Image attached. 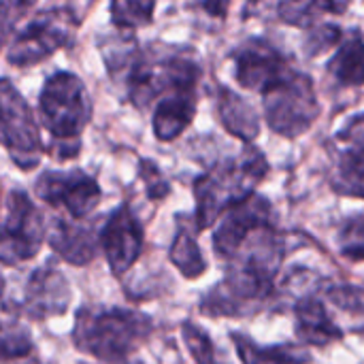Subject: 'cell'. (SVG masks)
Masks as SVG:
<instances>
[{"instance_id":"6da1fadb","label":"cell","mask_w":364,"mask_h":364,"mask_svg":"<svg viewBox=\"0 0 364 364\" xmlns=\"http://www.w3.org/2000/svg\"><path fill=\"white\" fill-rule=\"evenodd\" d=\"M269 173L262 151L247 147L239 158L224 160L194 183L196 230L211 228L235 203L243 200Z\"/></svg>"},{"instance_id":"7a4b0ae2","label":"cell","mask_w":364,"mask_h":364,"mask_svg":"<svg viewBox=\"0 0 364 364\" xmlns=\"http://www.w3.org/2000/svg\"><path fill=\"white\" fill-rule=\"evenodd\" d=\"M151 333V320L128 309H79L73 328L75 346L102 360H126Z\"/></svg>"},{"instance_id":"3957f363","label":"cell","mask_w":364,"mask_h":364,"mask_svg":"<svg viewBox=\"0 0 364 364\" xmlns=\"http://www.w3.org/2000/svg\"><path fill=\"white\" fill-rule=\"evenodd\" d=\"M38 109L55 141H79L92 119V100L83 81L66 70H58L45 81Z\"/></svg>"},{"instance_id":"277c9868","label":"cell","mask_w":364,"mask_h":364,"mask_svg":"<svg viewBox=\"0 0 364 364\" xmlns=\"http://www.w3.org/2000/svg\"><path fill=\"white\" fill-rule=\"evenodd\" d=\"M264 117L273 132L296 139L311 128L320 115V102L309 75L292 70L264 94Z\"/></svg>"},{"instance_id":"5b68a950","label":"cell","mask_w":364,"mask_h":364,"mask_svg":"<svg viewBox=\"0 0 364 364\" xmlns=\"http://www.w3.org/2000/svg\"><path fill=\"white\" fill-rule=\"evenodd\" d=\"M77 21L68 9H51L43 11L21 28L13 43L9 45L6 60L13 66H30L38 64L60 47L73 43Z\"/></svg>"},{"instance_id":"8992f818","label":"cell","mask_w":364,"mask_h":364,"mask_svg":"<svg viewBox=\"0 0 364 364\" xmlns=\"http://www.w3.org/2000/svg\"><path fill=\"white\" fill-rule=\"evenodd\" d=\"M6 213L0 237V258L4 264L32 260L45 239V220L30 196L21 190H11L6 196Z\"/></svg>"},{"instance_id":"52a82bcc","label":"cell","mask_w":364,"mask_h":364,"mask_svg":"<svg viewBox=\"0 0 364 364\" xmlns=\"http://www.w3.org/2000/svg\"><path fill=\"white\" fill-rule=\"evenodd\" d=\"M0 107H2V143L11 154L13 162L21 171H30L38 164L43 154V143L32 109L23 96L11 85L9 79L0 87Z\"/></svg>"},{"instance_id":"ba28073f","label":"cell","mask_w":364,"mask_h":364,"mask_svg":"<svg viewBox=\"0 0 364 364\" xmlns=\"http://www.w3.org/2000/svg\"><path fill=\"white\" fill-rule=\"evenodd\" d=\"M273 294V279L239 264H228L226 277L203 299L209 316H247Z\"/></svg>"},{"instance_id":"9c48e42d","label":"cell","mask_w":364,"mask_h":364,"mask_svg":"<svg viewBox=\"0 0 364 364\" xmlns=\"http://www.w3.org/2000/svg\"><path fill=\"white\" fill-rule=\"evenodd\" d=\"M34 190L47 205L68 211V215L75 220L90 215L102 198V192L96 179L85 175L79 168L45 171L36 179Z\"/></svg>"},{"instance_id":"30bf717a","label":"cell","mask_w":364,"mask_h":364,"mask_svg":"<svg viewBox=\"0 0 364 364\" xmlns=\"http://www.w3.org/2000/svg\"><path fill=\"white\" fill-rule=\"evenodd\" d=\"M267 226H273V207L264 196L252 192L222 215V222L213 232L215 254L230 262L241 252L245 241Z\"/></svg>"},{"instance_id":"8fae6325","label":"cell","mask_w":364,"mask_h":364,"mask_svg":"<svg viewBox=\"0 0 364 364\" xmlns=\"http://www.w3.org/2000/svg\"><path fill=\"white\" fill-rule=\"evenodd\" d=\"M232 60L237 81L243 87L256 90L260 94L294 70L288 58L264 38H247L235 49Z\"/></svg>"},{"instance_id":"7c38bea8","label":"cell","mask_w":364,"mask_h":364,"mask_svg":"<svg viewBox=\"0 0 364 364\" xmlns=\"http://www.w3.org/2000/svg\"><path fill=\"white\" fill-rule=\"evenodd\" d=\"M143 226L128 205H119L105 222L100 243L113 275H124L143 252Z\"/></svg>"},{"instance_id":"4fadbf2b","label":"cell","mask_w":364,"mask_h":364,"mask_svg":"<svg viewBox=\"0 0 364 364\" xmlns=\"http://www.w3.org/2000/svg\"><path fill=\"white\" fill-rule=\"evenodd\" d=\"M68 305L70 286L66 277L53 264L38 267L23 288L21 311L32 320H47L53 316H62Z\"/></svg>"},{"instance_id":"5bb4252c","label":"cell","mask_w":364,"mask_h":364,"mask_svg":"<svg viewBox=\"0 0 364 364\" xmlns=\"http://www.w3.org/2000/svg\"><path fill=\"white\" fill-rule=\"evenodd\" d=\"M343 149L333 171V188L343 196L364 198V113L354 115L339 132Z\"/></svg>"},{"instance_id":"9a60e30c","label":"cell","mask_w":364,"mask_h":364,"mask_svg":"<svg viewBox=\"0 0 364 364\" xmlns=\"http://www.w3.org/2000/svg\"><path fill=\"white\" fill-rule=\"evenodd\" d=\"M196 113V92L179 90L168 92L158 100L154 109L151 128L158 141H175L194 119Z\"/></svg>"},{"instance_id":"2e32d148","label":"cell","mask_w":364,"mask_h":364,"mask_svg":"<svg viewBox=\"0 0 364 364\" xmlns=\"http://www.w3.org/2000/svg\"><path fill=\"white\" fill-rule=\"evenodd\" d=\"M294 318H296V333L307 346L324 348L343 337L341 328L333 322L328 316L324 303L318 296H301L294 305Z\"/></svg>"},{"instance_id":"e0dca14e","label":"cell","mask_w":364,"mask_h":364,"mask_svg":"<svg viewBox=\"0 0 364 364\" xmlns=\"http://www.w3.org/2000/svg\"><path fill=\"white\" fill-rule=\"evenodd\" d=\"M49 245L62 260L75 267H83L96 256V237L92 228L66 220H53Z\"/></svg>"},{"instance_id":"ac0fdd59","label":"cell","mask_w":364,"mask_h":364,"mask_svg":"<svg viewBox=\"0 0 364 364\" xmlns=\"http://www.w3.org/2000/svg\"><path fill=\"white\" fill-rule=\"evenodd\" d=\"M218 115L222 126L243 143H252L260 132V122L256 109L239 94L228 87L218 92Z\"/></svg>"},{"instance_id":"d6986e66","label":"cell","mask_w":364,"mask_h":364,"mask_svg":"<svg viewBox=\"0 0 364 364\" xmlns=\"http://www.w3.org/2000/svg\"><path fill=\"white\" fill-rule=\"evenodd\" d=\"M232 343L243 364H309L311 354L299 346H258L245 335H232Z\"/></svg>"},{"instance_id":"ffe728a7","label":"cell","mask_w":364,"mask_h":364,"mask_svg":"<svg viewBox=\"0 0 364 364\" xmlns=\"http://www.w3.org/2000/svg\"><path fill=\"white\" fill-rule=\"evenodd\" d=\"M328 75L339 85H364V38L354 30L328 60Z\"/></svg>"},{"instance_id":"44dd1931","label":"cell","mask_w":364,"mask_h":364,"mask_svg":"<svg viewBox=\"0 0 364 364\" xmlns=\"http://www.w3.org/2000/svg\"><path fill=\"white\" fill-rule=\"evenodd\" d=\"M352 0H282L279 2V17L299 28H314L320 13H335L341 15L348 11Z\"/></svg>"},{"instance_id":"7402d4cb","label":"cell","mask_w":364,"mask_h":364,"mask_svg":"<svg viewBox=\"0 0 364 364\" xmlns=\"http://www.w3.org/2000/svg\"><path fill=\"white\" fill-rule=\"evenodd\" d=\"M168 256H171V262L175 264V269L186 279H198L207 271V260L196 243L194 232L188 226L177 228Z\"/></svg>"},{"instance_id":"603a6c76","label":"cell","mask_w":364,"mask_h":364,"mask_svg":"<svg viewBox=\"0 0 364 364\" xmlns=\"http://www.w3.org/2000/svg\"><path fill=\"white\" fill-rule=\"evenodd\" d=\"M156 0H111V21L122 30L151 23Z\"/></svg>"},{"instance_id":"cb8c5ba5","label":"cell","mask_w":364,"mask_h":364,"mask_svg":"<svg viewBox=\"0 0 364 364\" xmlns=\"http://www.w3.org/2000/svg\"><path fill=\"white\" fill-rule=\"evenodd\" d=\"M339 252L343 258L363 262L364 260V215L350 218L339 230Z\"/></svg>"},{"instance_id":"d4e9b609","label":"cell","mask_w":364,"mask_h":364,"mask_svg":"<svg viewBox=\"0 0 364 364\" xmlns=\"http://www.w3.org/2000/svg\"><path fill=\"white\" fill-rule=\"evenodd\" d=\"M181 335L188 346L190 356L196 360V364H215V350L211 339L203 333L200 326L194 322H183L181 324Z\"/></svg>"},{"instance_id":"484cf974","label":"cell","mask_w":364,"mask_h":364,"mask_svg":"<svg viewBox=\"0 0 364 364\" xmlns=\"http://www.w3.org/2000/svg\"><path fill=\"white\" fill-rule=\"evenodd\" d=\"M328 301L339 307L341 311L350 316H364V288L363 286H350V284H339L331 286L326 290Z\"/></svg>"},{"instance_id":"4316f807","label":"cell","mask_w":364,"mask_h":364,"mask_svg":"<svg viewBox=\"0 0 364 364\" xmlns=\"http://www.w3.org/2000/svg\"><path fill=\"white\" fill-rule=\"evenodd\" d=\"M343 38V30L335 23H320L309 28V34L305 38V53L309 58H316L320 53H324L326 49L335 47L337 43H341Z\"/></svg>"},{"instance_id":"83f0119b","label":"cell","mask_w":364,"mask_h":364,"mask_svg":"<svg viewBox=\"0 0 364 364\" xmlns=\"http://www.w3.org/2000/svg\"><path fill=\"white\" fill-rule=\"evenodd\" d=\"M2 363H11L17 358H26L32 352V339L23 328L6 326L2 331Z\"/></svg>"},{"instance_id":"f1b7e54d","label":"cell","mask_w":364,"mask_h":364,"mask_svg":"<svg viewBox=\"0 0 364 364\" xmlns=\"http://www.w3.org/2000/svg\"><path fill=\"white\" fill-rule=\"evenodd\" d=\"M36 0H2V9H0V19H2V32L4 36H9V32H13L15 23L34 6Z\"/></svg>"},{"instance_id":"f546056e","label":"cell","mask_w":364,"mask_h":364,"mask_svg":"<svg viewBox=\"0 0 364 364\" xmlns=\"http://www.w3.org/2000/svg\"><path fill=\"white\" fill-rule=\"evenodd\" d=\"M141 177L147 186V194L149 198H164L171 190V186L166 183V179L160 175L158 166L147 162V160H141Z\"/></svg>"},{"instance_id":"4dcf8cb0","label":"cell","mask_w":364,"mask_h":364,"mask_svg":"<svg viewBox=\"0 0 364 364\" xmlns=\"http://www.w3.org/2000/svg\"><path fill=\"white\" fill-rule=\"evenodd\" d=\"M230 6V0H203V9L211 17H226V11Z\"/></svg>"},{"instance_id":"1f68e13d","label":"cell","mask_w":364,"mask_h":364,"mask_svg":"<svg viewBox=\"0 0 364 364\" xmlns=\"http://www.w3.org/2000/svg\"><path fill=\"white\" fill-rule=\"evenodd\" d=\"M107 364H141V363H130V360H119V363H107Z\"/></svg>"}]
</instances>
